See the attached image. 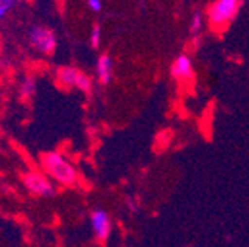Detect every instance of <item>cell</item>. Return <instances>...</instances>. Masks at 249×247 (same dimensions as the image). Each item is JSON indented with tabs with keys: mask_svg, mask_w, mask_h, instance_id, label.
Listing matches in <instances>:
<instances>
[{
	"mask_svg": "<svg viewBox=\"0 0 249 247\" xmlns=\"http://www.w3.org/2000/svg\"><path fill=\"white\" fill-rule=\"evenodd\" d=\"M76 87L80 89L82 92H85V94H89V92L92 90V82L86 74L80 73L77 77V82H76Z\"/></svg>",
	"mask_w": 249,
	"mask_h": 247,
	"instance_id": "8fae6325",
	"label": "cell"
},
{
	"mask_svg": "<svg viewBox=\"0 0 249 247\" xmlns=\"http://www.w3.org/2000/svg\"><path fill=\"white\" fill-rule=\"evenodd\" d=\"M239 11V0H215L208 9V16L213 27L223 28L237 16Z\"/></svg>",
	"mask_w": 249,
	"mask_h": 247,
	"instance_id": "7a4b0ae2",
	"label": "cell"
},
{
	"mask_svg": "<svg viewBox=\"0 0 249 247\" xmlns=\"http://www.w3.org/2000/svg\"><path fill=\"white\" fill-rule=\"evenodd\" d=\"M88 6L93 12H100L103 9V2H101V0H88Z\"/></svg>",
	"mask_w": 249,
	"mask_h": 247,
	"instance_id": "5bb4252c",
	"label": "cell"
},
{
	"mask_svg": "<svg viewBox=\"0 0 249 247\" xmlns=\"http://www.w3.org/2000/svg\"><path fill=\"white\" fill-rule=\"evenodd\" d=\"M97 74L103 84H108L113 76V61L107 53H103L97 61Z\"/></svg>",
	"mask_w": 249,
	"mask_h": 247,
	"instance_id": "52a82bcc",
	"label": "cell"
},
{
	"mask_svg": "<svg viewBox=\"0 0 249 247\" xmlns=\"http://www.w3.org/2000/svg\"><path fill=\"white\" fill-rule=\"evenodd\" d=\"M80 71H77L76 68L73 67H64L58 71V77H59V82L66 86H76V82H77V77H79Z\"/></svg>",
	"mask_w": 249,
	"mask_h": 247,
	"instance_id": "ba28073f",
	"label": "cell"
},
{
	"mask_svg": "<svg viewBox=\"0 0 249 247\" xmlns=\"http://www.w3.org/2000/svg\"><path fill=\"white\" fill-rule=\"evenodd\" d=\"M36 92V82L33 77H24L19 83V94L22 98H31Z\"/></svg>",
	"mask_w": 249,
	"mask_h": 247,
	"instance_id": "9c48e42d",
	"label": "cell"
},
{
	"mask_svg": "<svg viewBox=\"0 0 249 247\" xmlns=\"http://www.w3.org/2000/svg\"><path fill=\"white\" fill-rule=\"evenodd\" d=\"M43 166L46 172L62 185H73L77 181V172L73 165L56 151L45 154Z\"/></svg>",
	"mask_w": 249,
	"mask_h": 247,
	"instance_id": "6da1fadb",
	"label": "cell"
},
{
	"mask_svg": "<svg viewBox=\"0 0 249 247\" xmlns=\"http://www.w3.org/2000/svg\"><path fill=\"white\" fill-rule=\"evenodd\" d=\"M202 27H203V15L200 11H196L192 16V22H190V32H192L193 37L200 36Z\"/></svg>",
	"mask_w": 249,
	"mask_h": 247,
	"instance_id": "30bf717a",
	"label": "cell"
},
{
	"mask_svg": "<svg viewBox=\"0 0 249 247\" xmlns=\"http://www.w3.org/2000/svg\"><path fill=\"white\" fill-rule=\"evenodd\" d=\"M100 43H101V27L97 24V25H93V28H92L90 45H92V48H98Z\"/></svg>",
	"mask_w": 249,
	"mask_h": 247,
	"instance_id": "7c38bea8",
	"label": "cell"
},
{
	"mask_svg": "<svg viewBox=\"0 0 249 247\" xmlns=\"http://www.w3.org/2000/svg\"><path fill=\"white\" fill-rule=\"evenodd\" d=\"M126 206H128V209H129L131 212H134V213H137V212H138V206H137L135 200L128 198V200H126Z\"/></svg>",
	"mask_w": 249,
	"mask_h": 247,
	"instance_id": "9a60e30c",
	"label": "cell"
},
{
	"mask_svg": "<svg viewBox=\"0 0 249 247\" xmlns=\"http://www.w3.org/2000/svg\"><path fill=\"white\" fill-rule=\"evenodd\" d=\"M200 43H202V39H200V36H195V37H193V46L197 49V48L200 46Z\"/></svg>",
	"mask_w": 249,
	"mask_h": 247,
	"instance_id": "2e32d148",
	"label": "cell"
},
{
	"mask_svg": "<svg viewBox=\"0 0 249 247\" xmlns=\"http://www.w3.org/2000/svg\"><path fill=\"white\" fill-rule=\"evenodd\" d=\"M24 185L30 193L37 194L40 197L55 196V187L52 185V182H49L40 173H27L24 176Z\"/></svg>",
	"mask_w": 249,
	"mask_h": 247,
	"instance_id": "277c9868",
	"label": "cell"
},
{
	"mask_svg": "<svg viewBox=\"0 0 249 247\" xmlns=\"http://www.w3.org/2000/svg\"><path fill=\"white\" fill-rule=\"evenodd\" d=\"M90 225L95 234L100 240L108 238L111 232V218L110 214L103 210V209H95L90 214Z\"/></svg>",
	"mask_w": 249,
	"mask_h": 247,
	"instance_id": "5b68a950",
	"label": "cell"
},
{
	"mask_svg": "<svg viewBox=\"0 0 249 247\" xmlns=\"http://www.w3.org/2000/svg\"><path fill=\"white\" fill-rule=\"evenodd\" d=\"M171 76L175 80H192L195 76V68H193V61L189 55L181 53L177 56L174 64L171 66Z\"/></svg>",
	"mask_w": 249,
	"mask_h": 247,
	"instance_id": "8992f818",
	"label": "cell"
},
{
	"mask_svg": "<svg viewBox=\"0 0 249 247\" xmlns=\"http://www.w3.org/2000/svg\"><path fill=\"white\" fill-rule=\"evenodd\" d=\"M30 43L43 53H52L56 48V37L46 27H33L30 32Z\"/></svg>",
	"mask_w": 249,
	"mask_h": 247,
	"instance_id": "3957f363",
	"label": "cell"
},
{
	"mask_svg": "<svg viewBox=\"0 0 249 247\" xmlns=\"http://www.w3.org/2000/svg\"><path fill=\"white\" fill-rule=\"evenodd\" d=\"M17 0H0V19H3L9 9L15 5Z\"/></svg>",
	"mask_w": 249,
	"mask_h": 247,
	"instance_id": "4fadbf2b",
	"label": "cell"
}]
</instances>
